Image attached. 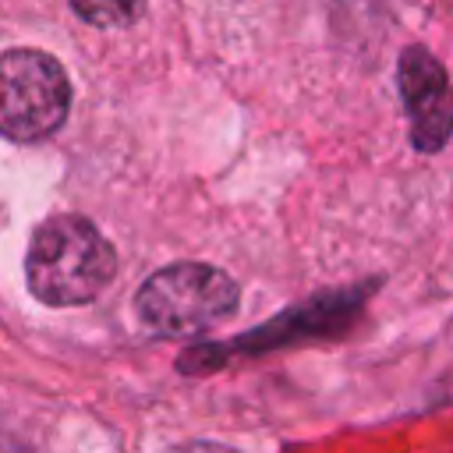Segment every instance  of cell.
<instances>
[{
  "label": "cell",
  "mask_w": 453,
  "mask_h": 453,
  "mask_svg": "<svg viewBox=\"0 0 453 453\" xmlns=\"http://www.w3.org/2000/svg\"><path fill=\"white\" fill-rule=\"evenodd\" d=\"M74 14L85 18L88 25L99 28H124L131 21H138V14L145 11V0H71Z\"/></svg>",
  "instance_id": "8992f818"
},
{
  "label": "cell",
  "mask_w": 453,
  "mask_h": 453,
  "mask_svg": "<svg viewBox=\"0 0 453 453\" xmlns=\"http://www.w3.org/2000/svg\"><path fill=\"white\" fill-rule=\"evenodd\" d=\"M117 273L113 244L85 216H50L28 241L25 280L32 297L50 308L96 301Z\"/></svg>",
  "instance_id": "6da1fadb"
},
{
  "label": "cell",
  "mask_w": 453,
  "mask_h": 453,
  "mask_svg": "<svg viewBox=\"0 0 453 453\" xmlns=\"http://www.w3.org/2000/svg\"><path fill=\"white\" fill-rule=\"evenodd\" d=\"M400 99L411 117V142L418 152H439L453 134V92L446 67L425 50L407 46L396 67Z\"/></svg>",
  "instance_id": "277c9868"
},
{
  "label": "cell",
  "mask_w": 453,
  "mask_h": 453,
  "mask_svg": "<svg viewBox=\"0 0 453 453\" xmlns=\"http://www.w3.org/2000/svg\"><path fill=\"white\" fill-rule=\"evenodd\" d=\"M357 311V297H347V294H336L326 304H304V308H294L273 322H265L258 333H244L237 336V347L241 350H265V347H276L283 343V336H290V329L301 326V333H336L343 326V315H354Z\"/></svg>",
  "instance_id": "5b68a950"
},
{
  "label": "cell",
  "mask_w": 453,
  "mask_h": 453,
  "mask_svg": "<svg viewBox=\"0 0 453 453\" xmlns=\"http://www.w3.org/2000/svg\"><path fill=\"white\" fill-rule=\"evenodd\" d=\"M237 283L205 262L156 269L134 294L138 319L159 336H202L237 311Z\"/></svg>",
  "instance_id": "7a4b0ae2"
},
{
  "label": "cell",
  "mask_w": 453,
  "mask_h": 453,
  "mask_svg": "<svg viewBox=\"0 0 453 453\" xmlns=\"http://www.w3.org/2000/svg\"><path fill=\"white\" fill-rule=\"evenodd\" d=\"M71 110V81L57 57L42 50L0 53V138L42 142Z\"/></svg>",
  "instance_id": "3957f363"
}]
</instances>
